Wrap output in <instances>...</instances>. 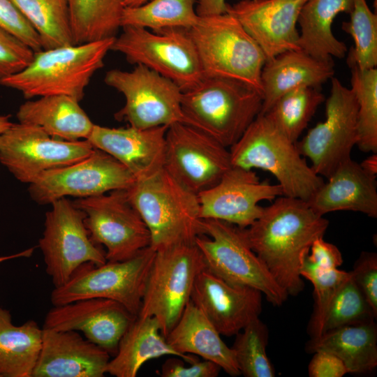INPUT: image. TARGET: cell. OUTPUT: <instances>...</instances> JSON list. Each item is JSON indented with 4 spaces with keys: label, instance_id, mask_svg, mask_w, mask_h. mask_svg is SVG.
Returning a JSON list of instances; mask_svg holds the SVG:
<instances>
[{
    "label": "cell",
    "instance_id": "cell-48",
    "mask_svg": "<svg viewBox=\"0 0 377 377\" xmlns=\"http://www.w3.org/2000/svg\"><path fill=\"white\" fill-rule=\"evenodd\" d=\"M361 166L369 173L376 175L377 173V155L376 153L367 157L362 163H360Z\"/></svg>",
    "mask_w": 377,
    "mask_h": 377
},
{
    "label": "cell",
    "instance_id": "cell-19",
    "mask_svg": "<svg viewBox=\"0 0 377 377\" xmlns=\"http://www.w3.org/2000/svg\"><path fill=\"white\" fill-rule=\"evenodd\" d=\"M43 328L81 331L86 339L114 355L119 343L137 317L120 303L88 298L53 306Z\"/></svg>",
    "mask_w": 377,
    "mask_h": 377
},
{
    "label": "cell",
    "instance_id": "cell-14",
    "mask_svg": "<svg viewBox=\"0 0 377 377\" xmlns=\"http://www.w3.org/2000/svg\"><path fill=\"white\" fill-rule=\"evenodd\" d=\"M73 202L84 213V223L92 240L105 247L107 261L128 260L150 246L147 226L128 200L126 190Z\"/></svg>",
    "mask_w": 377,
    "mask_h": 377
},
{
    "label": "cell",
    "instance_id": "cell-32",
    "mask_svg": "<svg viewBox=\"0 0 377 377\" xmlns=\"http://www.w3.org/2000/svg\"><path fill=\"white\" fill-rule=\"evenodd\" d=\"M125 0H68L75 45L114 38Z\"/></svg>",
    "mask_w": 377,
    "mask_h": 377
},
{
    "label": "cell",
    "instance_id": "cell-43",
    "mask_svg": "<svg viewBox=\"0 0 377 377\" xmlns=\"http://www.w3.org/2000/svg\"><path fill=\"white\" fill-rule=\"evenodd\" d=\"M350 273L354 281L377 314V254L362 251Z\"/></svg>",
    "mask_w": 377,
    "mask_h": 377
},
{
    "label": "cell",
    "instance_id": "cell-36",
    "mask_svg": "<svg viewBox=\"0 0 377 377\" xmlns=\"http://www.w3.org/2000/svg\"><path fill=\"white\" fill-rule=\"evenodd\" d=\"M351 87L357 103V142L364 152H377V69L349 66Z\"/></svg>",
    "mask_w": 377,
    "mask_h": 377
},
{
    "label": "cell",
    "instance_id": "cell-3",
    "mask_svg": "<svg viewBox=\"0 0 377 377\" xmlns=\"http://www.w3.org/2000/svg\"><path fill=\"white\" fill-rule=\"evenodd\" d=\"M262 94L236 80L204 77L182 91L185 124L204 132L230 148L260 114Z\"/></svg>",
    "mask_w": 377,
    "mask_h": 377
},
{
    "label": "cell",
    "instance_id": "cell-35",
    "mask_svg": "<svg viewBox=\"0 0 377 377\" xmlns=\"http://www.w3.org/2000/svg\"><path fill=\"white\" fill-rule=\"evenodd\" d=\"M325 96L316 87H304L280 97L264 114L292 142L296 143Z\"/></svg>",
    "mask_w": 377,
    "mask_h": 377
},
{
    "label": "cell",
    "instance_id": "cell-7",
    "mask_svg": "<svg viewBox=\"0 0 377 377\" xmlns=\"http://www.w3.org/2000/svg\"><path fill=\"white\" fill-rule=\"evenodd\" d=\"M202 225L204 235L195 243L207 270L232 285L258 290L274 306L287 300L288 293L252 250L244 228L216 219H202Z\"/></svg>",
    "mask_w": 377,
    "mask_h": 377
},
{
    "label": "cell",
    "instance_id": "cell-1",
    "mask_svg": "<svg viewBox=\"0 0 377 377\" xmlns=\"http://www.w3.org/2000/svg\"><path fill=\"white\" fill-rule=\"evenodd\" d=\"M274 200L244 231L276 283L288 296H297L304 288L302 258L313 242L324 237L330 223L305 200L285 195Z\"/></svg>",
    "mask_w": 377,
    "mask_h": 377
},
{
    "label": "cell",
    "instance_id": "cell-40",
    "mask_svg": "<svg viewBox=\"0 0 377 377\" xmlns=\"http://www.w3.org/2000/svg\"><path fill=\"white\" fill-rule=\"evenodd\" d=\"M309 253L302 258L300 274L313 284L314 290V308L308 327V332L312 338L320 335L326 309L337 289L350 276V272H345L338 268L323 269L309 260Z\"/></svg>",
    "mask_w": 377,
    "mask_h": 377
},
{
    "label": "cell",
    "instance_id": "cell-29",
    "mask_svg": "<svg viewBox=\"0 0 377 377\" xmlns=\"http://www.w3.org/2000/svg\"><path fill=\"white\" fill-rule=\"evenodd\" d=\"M352 7V0H307L297 21L300 48L322 61L343 58L347 47L333 34L332 25L338 14H349Z\"/></svg>",
    "mask_w": 377,
    "mask_h": 377
},
{
    "label": "cell",
    "instance_id": "cell-18",
    "mask_svg": "<svg viewBox=\"0 0 377 377\" xmlns=\"http://www.w3.org/2000/svg\"><path fill=\"white\" fill-rule=\"evenodd\" d=\"M281 195L278 184L261 182L253 170L232 165L216 185L198 195L200 218L246 228L261 214V201Z\"/></svg>",
    "mask_w": 377,
    "mask_h": 377
},
{
    "label": "cell",
    "instance_id": "cell-44",
    "mask_svg": "<svg viewBox=\"0 0 377 377\" xmlns=\"http://www.w3.org/2000/svg\"><path fill=\"white\" fill-rule=\"evenodd\" d=\"M185 361L177 356H170L163 365L159 373L162 377H216L221 368L216 363L199 360L186 367Z\"/></svg>",
    "mask_w": 377,
    "mask_h": 377
},
{
    "label": "cell",
    "instance_id": "cell-6",
    "mask_svg": "<svg viewBox=\"0 0 377 377\" xmlns=\"http://www.w3.org/2000/svg\"><path fill=\"white\" fill-rule=\"evenodd\" d=\"M188 31L204 77L236 80L262 94L261 73L266 57L235 17L228 13L199 17Z\"/></svg>",
    "mask_w": 377,
    "mask_h": 377
},
{
    "label": "cell",
    "instance_id": "cell-26",
    "mask_svg": "<svg viewBox=\"0 0 377 377\" xmlns=\"http://www.w3.org/2000/svg\"><path fill=\"white\" fill-rule=\"evenodd\" d=\"M334 74L333 61H322L300 50H289L267 61L261 73L263 104L267 113L285 94L297 88H317Z\"/></svg>",
    "mask_w": 377,
    "mask_h": 377
},
{
    "label": "cell",
    "instance_id": "cell-21",
    "mask_svg": "<svg viewBox=\"0 0 377 377\" xmlns=\"http://www.w3.org/2000/svg\"><path fill=\"white\" fill-rule=\"evenodd\" d=\"M262 298L258 290L228 283L205 268L195 279L191 301L221 335L232 337L259 318Z\"/></svg>",
    "mask_w": 377,
    "mask_h": 377
},
{
    "label": "cell",
    "instance_id": "cell-2",
    "mask_svg": "<svg viewBox=\"0 0 377 377\" xmlns=\"http://www.w3.org/2000/svg\"><path fill=\"white\" fill-rule=\"evenodd\" d=\"M114 38L35 52L23 70L0 79V84L20 91L27 99L65 95L80 102L94 73L104 66Z\"/></svg>",
    "mask_w": 377,
    "mask_h": 377
},
{
    "label": "cell",
    "instance_id": "cell-12",
    "mask_svg": "<svg viewBox=\"0 0 377 377\" xmlns=\"http://www.w3.org/2000/svg\"><path fill=\"white\" fill-rule=\"evenodd\" d=\"M105 83L123 94L124 105L115 114L118 121L145 129L184 123L182 110V91L170 80L138 64L133 70L108 71Z\"/></svg>",
    "mask_w": 377,
    "mask_h": 377
},
{
    "label": "cell",
    "instance_id": "cell-28",
    "mask_svg": "<svg viewBox=\"0 0 377 377\" xmlns=\"http://www.w3.org/2000/svg\"><path fill=\"white\" fill-rule=\"evenodd\" d=\"M186 358L175 351L162 335L154 317L137 316L121 337L110 358L107 373L116 377H135L147 361L161 356Z\"/></svg>",
    "mask_w": 377,
    "mask_h": 377
},
{
    "label": "cell",
    "instance_id": "cell-9",
    "mask_svg": "<svg viewBox=\"0 0 377 377\" xmlns=\"http://www.w3.org/2000/svg\"><path fill=\"white\" fill-rule=\"evenodd\" d=\"M156 251L150 246L131 258L100 265L86 263L64 285L54 288L53 306L88 298H105L122 304L138 316Z\"/></svg>",
    "mask_w": 377,
    "mask_h": 377
},
{
    "label": "cell",
    "instance_id": "cell-39",
    "mask_svg": "<svg viewBox=\"0 0 377 377\" xmlns=\"http://www.w3.org/2000/svg\"><path fill=\"white\" fill-rule=\"evenodd\" d=\"M376 318L377 314L354 281L350 273V276L337 289L326 309L320 335L344 326L371 323Z\"/></svg>",
    "mask_w": 377,
    "mask_h": 377
},
{
    "label": "cell",
    "instance_id": "cell-15",
    "mask_svg": "<svg viewBox=\"0 0 377 377\" xmlns=\"http://www.w3.org/2000/svg\"><path fill=\"white\" fill-rule=\"evenodd\" d=\"M357 135L355 95L350 88L333 77L325 103V119L295 144L300 154L310 160L313 170L327 179L341 163L351 158Z\"/></svg>",
    "mask_w": 377,
    "mask_h": 377
},
{
    "label": "cell",
    "instance_id": "cell-42",
    "mask_svg": "<svg viewBox=\"0 0 377 377\" xmlns=\"http://www.w3.org/2000/svg\"><path fill=\"white\" fill-rule=\"evenodd\" d=\"M0 26L34 52L43 50L38 34L12 0H0Z\"/></svg>",
    "mask_w": 377,
    "mask_h": 377
},
{
    "label": "cell",
    "instance_id": "cell-25",
    "mask_svg": "<svg viewBox=\"0 0 377 377\" xmlns=\"http://www.w3.org/2000/svg\"><path fill=\"white\" fill-rule=\"evenodd\" d=\"M165 339L188 364L198 360L193 355H195L217 364L231 376L241 375L231 347L225 343L215 327L191 301Z\"/></svg>",
    "mask_w": 377,
    "mask_h": 377
},
{
    "label": "cell",
    "instance_id": "cell-45",
    "mask_svg": "<svg viewBox=\"0 0 377 377\" xmlns=\"http://www.w3.org/2000/svg\"><path fill=\"white\" fill-rule=\"evenodd\" d=\"M310 377H342L348 374L343 362L334 355L316 351L308 366Z\"/></svg>",
    "mask_w": 377,
    "mask_h": 377
},
{
    "label": "cell",
    "instance_id": "cell-16",
    "mask_svg": "<svg viewBox=\"0 0 377 377\" xmlns=\"http://www.w3.org/2000/svg\"><path fill=\"white\" fill-rule=\"evenodd\" d=\"M232 166L230 150L184 123L168 126L163 168L195 195L212 188Z\"/></svg>",
    "mask_w": 377,
    "mask_h": 377
},
{
    "label": "cell",
    "instance_id": "cell-31",
    "mask_svg": "<svg viewBox=\"0 0 377 377\" xmlns=\"http://www.w3.org/2000/svg\"><path fill=\"white\" fill-rule=\"evenodd\" d=\"M42 334L36 322L15 325L10 311L0 306V377H32Z\"/></svg>",
    "mask_w": 377,
    "mask_h": 377
},
{
    "label": "cell",
    "instance_id": "cell-17",
    "mask_svg": "<svg viewBox=\"0 0 377 377\" xmlns=\"http://www.w3.org/2000/svg\"><path fill=\"white\" fill-rule=\"evenodd\" d=\"M135 181L124 165L94 148L89 156L80 161L45 172L29 184L28 191L34 202L45 205L67 196L83 198L126 190Z\"/></svg>",
    "mask_w": 377,
    "mask_h": 377
},
{
    "label": "cell",
    "instance_id": "cell-24",
    "mask_svg": "<svg viewBox=\"0 0 377 377\" xmlns=\"http://www.w3.org/2000/svg\"><path fill=\"white\" fill-rule=\"evenodd\" d=\"M327 182L306 201L319 215L337 211L361 212L377 217L376 175L350 158L341 163Z\"/></svg>",
    "mask_w": 377,
    "mask_h": 377
},
{
    "label": "cell",
    "instance_id": "cell-13",
    "mask_svg": "<svg viewBox=\"0 0 377 377\" xmlns=\"http://www.w3.org/2000/svg\"><path fill=\"white\" fill-rule=\"evenodd\" d=\"M94 149L87 140L57 139L38 126L20 122L0 133V163L29 184L45 172L85 158Z\"/></svg>",
    "mask_w": 377,
    "mask_h": 377
},
{
    "label": "cell",
    "instance_id": "cell-5",
    "mask_svg": "<svg viewBox=\"0 0 377 377\" xmlns=\"http://www.w3.org/2000/svg\"><path fill=\"white\" fill-rule=\"evenodd\" d=\"M232 165L270 172L283 195L307 201L323 184L287 138L265 114H258L241 138L230 147Z\"/></svg>",
    "mask_w": 377,
    "mask_h": 377
},
{
    "label": "cell",
    "instance_id": "cell-22",
    "mask_svg": "<svg viewBox=\"0 0 377 377\" xmlns=\"http://www.w3.org/2000/svg\"><path fill=\"white\" fill-rule=\"evenodd\" d=\"M110 354L73 330L43 328L32 377H103Z\"/></svg>",
    "mask_w": 377,
    "mask_h": 377
},
{
    "label": "cell",
    "instance_id": "cell-47",
    "mask_svg": "<svg viewBox=\"0 0 377 377\" xmlns=\"http://www.w3.org/2000/svg\"><path fill=\"white\" fill-rule=\"evenodd\" d=\"M225 0H198L196 13L199 17L216 15L226 13Z\"/></svg>",
    "mask_w": 377,
    "mask_h": 377
},
{
    "label": "cell",
    "instance_id": "cell-41",
    "mask_svg": "<svg viewBox=\"0 0 377 377\" xmlns=\"http://www.w3.org/2000/svg\"><path fill=\"white\" fill-rule=\"evenodd\" d=\"M34 52L0 26V79L23 70L32 60Z\"/></svg>",
    "mask_w": 377,
    "mask_h": 377
},
{
    "label": "cell",
    "instance_id": "cell-46",
    "mask_svg": "<svg viewBox=\"0 0 377 377\" xmlns=\"http://www.w3.org/2000/svg\"><path fill=\"white\" fill-rule=\"evenodd\" d=\"M308 253L309 260L318 267L330 270L337 269L343 263L342 254L338 247L320 237L315 240Z\"/></svg>",
    "mask_w": 377,
    "mask_h": 377
},
{
    "label": "cell",
    "instance_id": "cell-50",
    "mask_svg": "<svg viewBox=\"0 0 377 377\" xmlns=\"http://www.w3.org/2000/svg\"><path fill=\"white\" fill-rule=\"evenodd\" d=\"M149 0H125L124 6L125 7H135L140 6Z\"/></svg>",
    "mask_w": 377,
    "mask_h": 377
},
{
    "label": "cell",
    "instance_id": "cell-51",
    "mask_svg": "<svg viewBox=\"0 0 377 377\" xmlns=\"http://www.w3.org/2000/svg\"><path fill=\"white\" fill-rule=\"evenodd\" d=\"M5 259V258H0V261Z\"/></svg>",
    "mask_w": 377,
    "mask_h": 377
},
{
    "label": "cell",
    "instance_id": "cell-38",
    "mask_svg": "<svg viewBox=\"0 0 377 377\" xmlns=\"http://www.w3.org/2000/svg\"><path fill=\"white\" fill-rule=\"evenodd\" d=\"M269 330L259 318L251 321L235 335L231 348L245 377H274V368L266 353Z\"/></svg>",
    "mask_w": 377,
    "mask_h": 377
},
{
    "label": "cell",
    "instance_id": "cell-4",
    "mask_svg": "<svg viewBox=\"0 0 377 377\" xmlns=\"http://www.w3.org/2000/svg\"><path fill=\"white\" fill-rule=\"evenodd\" d=\"M126 192L147 226L153 250L195 242L198 236L204 235L198 195L163 168L150 177L136 179Z\"/></svg>",
    "mask_w": 377,
    "mask_h": 377
},
{
    "label": "cell",
    "instance_id": "cell-11",
    "mask_svg": "<svg viewBox=\"0 0 377 377\" xmlns=\"http://www.w3.org/2000/svg\"><path fill=\"white\" fill-rule=\"evenodd\" d=\"M45 213L44 230L39 239L45 271L54 287L64 285L82 265L107 262L105 251L90 237L85 214L66 198L54 201Z\"/></svg>",
    "mask_w": 377,
    "mask_h": 377
},
{
    "label": "cell",
    "instance_id": "cell-37",
    "mask_svg": "<svg viewBox=\"0 0 377 377\" xmlns=\"http://www.w3.org/2000/svg\"><path fill=\"white\" fill-rule=\"evenodd\" d=\"M350 20L341 28L353 38L347 63L360 70L374 68L377 65V15L371 11L366 0H352Z\"/></svg>",
    "mask_w": 377,
    "mask_h": 377
},
{
    "label": "cell",
    "instance_id": "cell-8",
    "mask_svg": "<svg viewBox=\"0 0 377 377\" xmlns=\"http://www.w3.org/2000/svg\"><path fill=\"white\" fill-rule=\"evenodd\" d=\"M155 251L138 316L156 318L165 338L191 301L195 279L206 266L195 242Z\"/></svg>",
    "mask_w": 377,
    "mask_h": 377
},
{
    "label": "cell",
    "instance_id": "cell-34",
    "mask_svg": "<svg viewBox=\"0 0 377 377\" xmlns=\"http://www.w3.org/2000/svg\"><path fill=\"white\" fill-rule=\"evenodd\" d=\"M195 0H149L135 7H125L121 28L133 26L155 32L166 29H189L198 21Z\"/></svg>",
    "mask_w": 377,
    "mask_h": 377
},
{
    "label": "cell",
    "instance_id": "cell-30",
    "mask_svg": "<svg viewBox=\"0 0 377 377\" xmlns=\"http://www.w3.org/2000/svg\"><path fill=\"white\" fill-rule=\"evenodd\" d=\"M309 353L325 351L339 357L348 374H363L377 366V326L375 321L339 327L312 337L306 344Z\"/></svg>",
    "mask_w": 377,
    "mask_h": 377
},
{
    "label": "cell",
    "instance_id": "cell-23",
    "mask_svg": "<svg viewBox=\"0 0 377 377\" xmlns=\"http://www.w3.org/2000/svg\"><path fill=\"white\" fill-rule=\"evenodd\" d=\"M168 128H109L94 124L87 140L124 165L136 180L150 177L163 168Z\"/></svg>",
    "mask_w": 377,
    "mask_h": 377
},
{
    "label": "cell",
    "instance_id": "cell-33",
    "mask_svg": "<svg viewBox=\"0 0 377 377\" xmlns=\"http://www.w3.org/2000/svg\"><path fill=\"white\" fill-rule=\"evenodd\" d=\"M38 34L43 50L75 45L68 0H12Z\"/></svg>",
    "mask_w": 377,
    "mask_h": 377
},
{
    "label": "cell",
    "instance_id": "cell-10",
    "mask_svg": "<svg viewBox=\"0 0 377 377\" xmlns=\"http://www.w3.org/2000/svg\"><path fill=\"white\" fill-rule=\"evenodd\" d=\"M115 36L111 50L122 54L133 64H141L175 82L182 91L204 78L198 55L188 29L153 31L124 26Z\"/></svg>",
    "mask_w": 377,
    "mask_h": 377
},
{
    "label": "cell",
    "instance_id": "cell-49",
    "mask_svg": "<svg viewBox=\"0 0 377 377\" xmlns=\"http://www.w3.org/2000/svg\"><path fill=\"white\" fill-rule=\"evenodd\" d=\"M10 118V115H0V133L7 130L13 124Z\"/></svg>",
    "mask_w": 377,
    "mask_h": 377
},
{
    "label": "cell",
    "instance_id": "cell-20",
    "mask_svg": "<svg viewBox=\"0 0 377 377\" xmlns=\"http://www.w3.org/2000/svg\"><path fill=\"white\" fill-rule=\"evenodd\" d=\"M307 0H241L228 4L235 17L263 52L266 61L283 52L300 50L297 23Z\"/></svg>",
    "mask_w": 377,
    "mask_h": 377
},
{
    "label": "cell",
    "instance_id": "cell-27",
    "mask_svg": "<svg viewBox=\"0 0 377 377\" xmlns=\"http://www.w3.org/2000/svg\"><path fill=\"white\" fill-rule=\"evenodd\" d=\"M16 116L20 123L38 126L50 136L67 141L87 140L94 126L79 101L65 95L27 101Z\"/></svg>",
    "mask_w": 377,
    "mask_h": 377
}]
</instances>
